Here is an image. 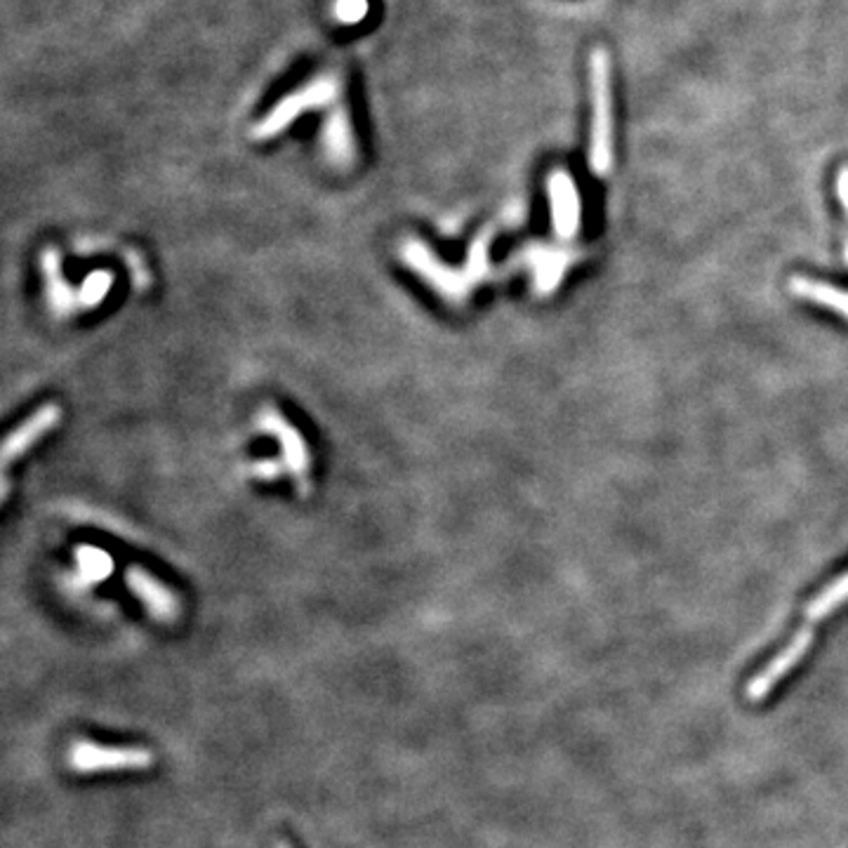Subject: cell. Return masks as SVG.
<instances>
[{"label":"cell","instance_id":"obj_14","mask_svg":"<svg viewBox=\"0 0 848 848\" xmlns=\"http://www.w3.org/2000/svg\"><path fill=\"white\" fill-rule=\"evenodd\" d=\"M844 260L848 264V233H846V248H844Z\"/></svg>","mask_w":848,"mask_h":848},{"label":"cell","instance_id":"obj_4","mask_svg":"<svg viewBox=\"0 0 848 848\" xmlns=\"http://www.w3.org/2000/svg\"><path fill=\"white\" fill-rule=\"evenodd\" d=\"M549 201H552V222L558 239H573L577 229H580L583 208H580V193L573 182V177L566 170H554L547 182Z\"/></svg>","mask_w":848,"mask_h":848},{"label":"cell","instance_id":"obj_12","mask_svg":"<svg viewBox=\"0 0 848 848\" xmlns=\"http://www.w3.org/2000/svg\"><path fill=\"white\" fill-rule=\"evenodd\" d=\"M109 283H112L109 274H93V276H90L85 281V285H83V300H85V304H97L106 295V291H109Z\"/></svg>","mask_w":848,"mask_h":848},{"label":"cell","instance_id":"obj_7","mask_svg":"<svg viewBox=\"0 0 848 848\" xmlns=\"http://www.w3.org/2000/svg\"><path fill=\"white\" fill-rule=\"evenodd\" d=\"M323 149L335 166H349L354 160V130L347 109H335L323 128Z\"/></svg>","mask_w":848,"mask_h":848},{"label":"cell","instance_id":"obj_1","mask_svg":"<svg viewBox=\"0 0 848 848\" xmlns=\"http://www.w3.org/2000/svg\"><path fill=\"white\" fill-rule=\"evenodd\" d=\"M591 139L589 166L597 177H606L613 166V87H610V57L604 48L591 52Z\"/></svg>","mask_w":848,"mask_h":848},{"label":"cell","instance_id":"obj_3","mask_svg":"<svg viewBox=\"0 0 848 848\" xmlns=\"http://www.w3.org/2000/svg\"><path fill=\"white\" fill-rule=\"evenodd\" d=\"M69 768L76 773L100 771H142L154 766L156 756L147 747H109L90 740H78L69 750Z\"/></svg>","mask_w":848,"mask_h":848},{"label":"cell","instance_id":"obj_5","mask_svg":"<svg viewBox=\"0 0 848 848\" xmlns=\"http://www.w3.org/2000/svg\"><path fill=\"white\" fill-rule=\"evenodd\" d=\"M125 583H128V589L160 622H170L179 616V599L175 597V591L156 580L151 573L133 566L125 573Z\"/></svg>","mask_w":848,"mask_h":848},{"label":"cell","instance_id":"obj_11","mask_svg":"<svg viewBox=\"0 0 848 848\" xmlns=\"http://www.w3.org/2000/svg\"><path fill=\"white\" fill-rule=\"evenodd\" d=\"M368 0H335V17L345 24H356L366 17Z\"/></svg>","mask_w":848,"mask_h":848},{"label":"cell","instance_id":"obj_6","mask_svg":"<svg viewBox=\"0 0 848 848\" xmlns=\"http://www.w3.org/2000/svg\"><path fill=\"white\" fill-rule=\"evenodd\" d=\"M57 422H60V408L57 406H45L39 412H33L20 429H14L12 435L8 437L6 446H3V467H8L12 458L22 456L33 441H39L45 431H50Z\"/></svg>","mask_w":848,"mask_h":848},{"label":"cell","instance_id":"obj_8","mask_svg":"<svg viewBox=\"0 0 848 848\" xmlns=\"http://www.w3.org/2000/svg\"><path fill=\"white\" fill-rule=\"evenodd\" d=\"M789 291L794 295L804 297V300H810V302H816L820 306H827V310H835L837 314L848 318V293L839 291V287H835V285L820 283V281H810V279H804V276H794L789 281Z\"/></svg>","mask_w":848,"mask_h":848},{"label":"cell","instance_id":"obj_2","mask_svg":"<svg viewBox=\"0 0 848 848\" xmlns=\"http://www.w3.org/2000/svg\"><path fill=\"white\" fill-rule=\"evenodd\" d=\"M337 90H339V81L335 74H323V76L314 78L312 83H306L304 87H297L295 93L281 100L274 109L269 112L255 125V128H252V137L272 139V137L281 135L287 125H291L295 118H300L302 114L312 112V109H321V106L331 104L337 97Z\"/></svg>","mask_w":848,"mask_h":848},{"label":"cell","instance_id":"obj_9","mask_svg":"<svg viewBox=\"0 0 848 848\" xmlns=\"http://www.w3.org/2000/svg\"><path fill=\"white\" fill-rule=\"evenodd\" d=\"M846 601H848V573L841 575L839 580H835L833 585H827L818 594V597L806 606V610H804V627L816 629V625L823 618H827L829 613H835Z\"/></svg>","mask_w":848,"mask_h":848},{"label":"cell","instance_id":"obj_10","mask_svg":"<svg viewBox=\"0 0 848 848\" xmlns=\"http://www.w3.org/2000/svg\"><path fill=\"white\" fill-rule=\"evenodd\" d=\"M264 415V412H262ZM262 427L276 431V437L281 439V443L285 446V456H287V464H291L295 472H304L306 469V453H304V441L295 435V431L287 427L285 422H281L276 418V412H266L262 418Z\"/></svg>","mask_w":848,"mask_h":848},{"label":"cell","instance_id":"obj_13","mask_svg":"<svg viewBox=\"0 0 848 848\" xmlns=\"http://www.w3.org/2000/svg\"><path fill=\"white\" fill-rule=\"evenodd\" d=\"M837 193H839V201L844 206V212H846V220H848V166H844L839 170V177H837Z\"/></svg>","mask_w":848,"mask_h":848},{"label":"cell","instance_id":"obj_15","mask_svg":"<svg viewBox=\"0 0 848 848\" xmlns=\"http://www.w3.org/2000/svg\"><path fill=\"white\" fill-rule=\"evenodd\" d=\"M276 848H291L287 844H276Z\"/></svg>","mask_w":848,"mask_h":848}]
</instances>
